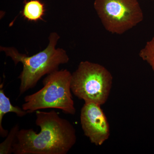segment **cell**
Here are the masks:
<instances>
[{
	"mask_svg": "<svg viewBox=\"0 0 154 154\" xmlns=\"http://www.w3.org/2000/svg\"><path fill=\"white\" fill-rule=\"evenodd\" d=\"M94 7L104 28L113 34H123L144 18L138 0H95Z\"/></svg>",
	"mask_w": 154,
	"mask_h": 154,
	"instance_id": "obj_5",
	"label": "cell"
},
{
	"mask_svg": "<svg viewBox=\"0 0 154 154\" xmlns=\"http://www.w3.org/2000/svg\"><path fill=\"white\" fill-rule=\"evenodd\" d=\"M112 84L113 77L106 68L85 61L72 74L71 89L75 96L85 102L102 105L109 98Z\"/></svg>",
	"mask_w": 154,
	"mask_h": 154,
	"instance_id": "obj_4",
	"label": "cell"
},
{
	"mask_svg": "<svg viewBox=\"0 0 154 154\" xmlns=\"http://www.w3.org/2000/svg\"><path fill=\"white\" fill-rule=\"evenodd\" d=\"M139 56L150 66L154 72V35L140 51Z\"/></svg>",
	"mask_w": 154,
	"mask_h": 154,
	"instance_id": "obj_10",
	"label": "cell"
},
{
	"mask_svg": "<svg viewBox=\"0 0 154 154\" xmlns=\"http://www.w3.org/2000/svg\"><path fill=\"white\" fill-rule=\"evenodd\" d=\"M72 75L67 69L58 70L48 75L42 81L43 88L25 96L22 108L28 113L41 109L54 108L75 115L76 109L71 89Z\"/></svg>",
	"mask_w": 154,
	"mask_h": 154,
	"instance_id": "obj_3",
	"label": "cell"
},
{
	"mask_svg": "<svg viewBox=\"0 0 154 154\" xmlns=\"http://www.w3.org/2000/svg\"><path fill=\"white\" fill-rule=\"evenodd\" d=\"M60 38L56 32L51 33L47 47L31 56L20 53L14 47L1 46V51L11 57L15 65L19 63L23 65V69L18 77L21 81L20 95L34 88L42 77L58 70L60 65L68 62L69 58L66 51L63 48H56Z\"/></svg>",
	"mask_w": 154,
	"mask_h": 154,
	"instance_id": "obj_2",
	"label": "cell"
},
{
	"mask_svg": "<svg viewBox=\"0 0 154 154\" xmlns=\"http://www.w3.org/2000/svg\"><path fill=\"white\" fill-rule=\"evenodd\" d=\"M3 85H1L0 89V135L3 137H7L8 131L5 129L2 126V120L4 116L6 113H14L17 116L22 117L25 116L28 113L18 106H14L11 103L8 97L5 94L2 89Z\"/></svg>",
	"mask_w": 154,
	"mask_h": 154,
	"instance_id": "obj_7",
	"label": "cell"
},
{
	"mask_svg": "<svg viewBox=\"0 0 154 154\" xmlns=\"http://www.w3.org/2000/svg\"><path fill=\"white\" fill-rule=\"evenodd\" d=\"M101 106L92 102H85L80 115L84 134L96 146L103 145L110 135L109 123Z\"/></svg>",
	"mask_w": 154,
	"mask_h": 154,
	"instance_id": "obj_6",
	"label": "cell"
},
{
	"mask_svg": "<svg viewBox=\"0 0 154 154\" xmlns=\"http://www.w3.org/2000/svg\"><path fill=\"white\" fill-rule=\"evenodd\" d=\"M45 11L44 4L40 0H30L25 3L22 15L28 21L36 22L43 20Z\"/></svg>",
	"mask_w": 154,
	"mask_h": 154,
	"instance_id": "obj_8",
	"label": "cell"
},
{
	"mask_svg": "<svg viewBox=\"0 0 154 154\" xmlns=\"http://www.w3.org/2000/svg\"><path fill=\"white\" fill-rule=\"evenodd\" d=\"M27 0H24V2H23V3H25L26 2H27Z\"/></svg>",
	"mask_w": 154,
	"mask_h": 154,
	"instance_id": "obj_11",
	"label": "cell"
},
{
	"mask_svg": "<svg viewBox=\"0 0 154 154\" xmlns=\"http://www.w3.org/2000/svg\"><path fill=\"white\" fill-rule=\"evenodd\" d=\"M35 123L40 132L32 128L19 130L12 148L14 154H66L76 142L75 129L68 120L53 110L36 111Z\"/></svg>",
	"mask_w": 154,
	"mask_h": 154,
	"instance_id": "obj_1",
	"label": "cell"
},
{
	"mask_svg": "<svg viewBox=\"0 0 154 154\" xmlns=\"http://www.w3.org/2000/svg\"><path fill=\"white\" fill-rule=\"evenodd\" d=\"M19 130L18 124L16 125L11 128L6 139L0 144V154L12 153L13 146Z\"/></svg>",
	"mask_w": 154,
	"mask_h": 154,
	"instance_id": "obj_9",
	"label": "cell"
}]
</instances>
